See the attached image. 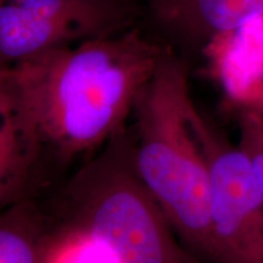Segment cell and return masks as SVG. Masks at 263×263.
<instances>
[{
    "instance_id": "obj_1",
    "label": "cell",
    "mask_w": 263,
    "mask_h": 263,
    "mask_svg": "<svg viewBox=\"0 0 263 263\" xmlns=\"http://www.w3.org/2000/svg\"><path fill=\"white\" fill-rule=\"evenodd\" d=\"M166 49L128 27L43 51L8 68L3 84L43 161L67 162L128 126Z\"/></svg>"
},
{
    "instance_id": "obj_2",
    "label": "cell",
    "mask_w": 263,
    "mask_h": 263,
    "mask_svg": "<svg viewBox=\"0 0 263 263\" xmlns=\"http://www.w3.org/2000/svg\"><path fill=\"white\" fill-rule=\"evenodd\" d=\"M189 71L166 49L134 104L129 126L137 174L182 244L211 262L209 170L189 123Z\"/></svg>"
},
{
    "instance_id": "obj_3",
    "label": "cell",
    "mask_w": 263,
    "mask_h": 263,
    "mask_svg": "<svg viewBox=\"0 0 263 263\" xmlns=\"http://www.w3.org/2000/svg\"><path fill=\"white\" fill-rule=\"evenodd\" d=\"M59 213L58 227L87 234L114 263H202L138 177L129 126L66 183Z\"/></svg>"
},
{
    "instance_id": "obj_4",
    "label": "cell",
    "mask_w": 263,
    "mask_h": 263,
    "mask_svg": "<svg viewBox=\"0 0 263 263\" xmlns=\"http://www.w3.org/2000/svg\"><path fill=\"white\" fill-rule=\"evenodd\" d=\"M189 123L209 170L210 263H263V196L250 161L194 100Z\"/></svg>"
},
{
    "instance_id": "obj_5",
    "label": "cell",
    "mask_w": 263,
    "mask_h": 263,
    "mask_svg": "<svg viewBox=\"0 0 263 263\" xmlns=\"http://www.w3.org/2000/svg\"><path fill=\"white\" fill-rule=\"evenodd\" d=\"M123 0H0V68L49 49L130 27Z\"/></svg>"
},
{
    "instance_id": "obj_6",
    "label": "cell",
    "mask_w": 263,
    "mask_h": 263,
    "mask_svg": "<svg viewBox=\"0 0 263 263\" xmlns=\"http://www.w3.org/2000/svg\"><path fill=\"white\" fill-rule=\"evenodd\" d=\"M153 14L174 38L203 48L216 35L263 16V0H153Z\"/></svg>"
},
{
    "instance_id": "obj_7",
    "label": "cell",
    "mask_w": 263,
    "mask_h": 263,
    "mask_svg": "<svg viewBox=\"0 0 263 263\" xmlns=\"http://www.w3.org/2000/svg\"><path fill=\"white\" fill-rule=\"evenodd\" d=\"M6 74V73H5ZM0 82V210L31 197L43 156Z\"/></svg>"
},
{
    "instance_id": "obj_8",
    "label": "cell",
    "mask_w": 263,
    "mask_h": 263,
    "mask_svg": "<svg viewBox=\"0 0 263 263\" xmlns=\"http://www.w3.org/2000/svg\"><path fill=\"white\" fill-rule=\"evenodd\" d=\"M52 228L33 197L0 210V263H47Z\"/></svg>"
},
{
    "instance_id": "obj_9",
    "label": "cell",
    "mask_w": 263,
    "mask_h": 263,
    "mask_svg": "<svg viewBox=\"0 0 263 263\" xmlns=\"http://www.w3.org/2000/svg\"><path fill=\"white\" fill-rule=\"evenodd\" d=\"M47 263H114L110 255L84 233L54 228Z\"/></svg>"
},
{
    "instance_id": "obj_10",
    "label": "cell",
    "mask_w": 263,
    "mask_h": 263,
    "mask_svg": "<svg viewBox=\"0 0 263 263\" xmlns=\"http://www.w3.org/2000/svg\"><path fill=\"white\" fill-rule=\"evenodd\" d=\"M238 111V145L250 161L263 196V110L255 107Z\"/></svg>"
},
{
    "instance_id": "obj_11",
    "label": "cell",
    "mask_w": 263,
    "mask_h": 263,
    "mask_svg": "<svg viewBox=\"0 0 263 263\" xmlns=\"http://www.w3.org/2000/svg\"><path fill=\"white\" fill-rule=\"evenodd\" d=\"M6 71H8V70H2V68H0V82H2V81H3V78L5 77Z\"/></svg>"
}]
</instances>
